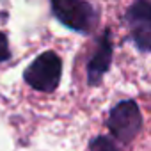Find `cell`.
Returning a JSON list of instances; mask_svg holds the SVG:
<instances>
[{
	"mask_svg": "<svg viewBox=\"0 0 151 151\" xmlns=\"http://www.w3.org/2000/svg\"><path fill=\"white\" fill-rule=\"evenodd\" d=\"M60 75H62V60L55 52L48 50L37 55L30 62V66L23 73V78L36 91L53 93L60 82Z\"/></svg>",
	"mask_w": 151,
	"mask_h": 151,
	"instance_id": "6da1fadb",
	"label": "cell"
},
{
	"mask_svg": "<svg viewBox=\"0 0 151 151\" xmlns=\"http://www.w3.org/2000/svg\"><path fill=\"white\" fill-rule=\"evenodd\" d=\"M53 16L75 32L89 34L96 25L94 9L84 0H50Z\"/></svg>",
	"mask_w": 151,
	"mask_h": 151,
	"instance_id": "7a4b0ae2",
	"label": "cell"
},
{
	"mask_svg": "<svg viewBox=\"0 0 151 151\" xmlns=\"http://www.w3.org/2000/svg\"><path fill=\"white\" fill-rule=\"evenodd\" d=\"M107 126L119 142H123V144L132 142L142 126V116H140L139 105L133 100L119 101L110 110Z\"/></svg>",
	"mask_w": 151,
	"mask_h": 151,
	"instance_id": "3957f363",
	"label": "cell"
},
{
	"mask_svg": "<svg viewBox=\"0 0 151 151\" xmlns=\"http://www.w3.org/2000/svg\"><path fill=\"white\" fill-rule=\"evenodd\" d=\"M132 41L142 52H151V0H135L124 14Z\"/></svg>",
	"mask_w": 151,
	"mask_h": 151,
	"instance_id": "277c9868",
	"label": "cell"
},
{
	"mask_svg": "<svg viewBox=\"0 0 151 151\" xmlns=\"http://www.w3.org/2000/svg\"><path fill=\"white\" fill-rule=\"evenodd\" d=\"M112 62V37H110V29L103 30V36L98 41L96 52L89 60L87 66V78L91 86H96L101 82L103 75L109 71Z\"/></svg>",
	"mask_w": 151,
	"mask_h": 151,
	"instance_id": "5b68a950",
	"label": "cell"
},
{
	"mask_svg": "<svg viewBox=\"0 0 151 151\" xmlns=\"http://www.w3.org/2000/svg\"><path fill=\"white\" fill-rule=\"evenodd\" d=\"M87 151H119V147L114 144L112 139H109L105 135H98L89 142Z\"/></svg>",
	"mask_w": 151,
	"mask_h": 151,
	"instance_id": "8992f818",
	"label": "cell"
},
{
	"mask_svg": "<svg viewBox=\"0 0 151 151\" xmlns=\"http://www.w3.org/2000/svg\"><path fill=\"white\" fill-rule=\"evenodd\" d=\"M9 59V45H7V37L0 32V62H4Z\"/></svg>",
	"mask_w": 151,
	"mask_h": 151,
	"instance_id": "52a82bcc",
	"label": "cell"
}]
</instances>
